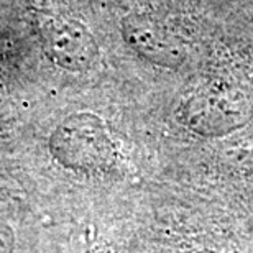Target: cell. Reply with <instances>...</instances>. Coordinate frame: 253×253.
<instances>
[{"mask_svg": "<svg viewBox=\"0 0 253 253\" xmlns=\"http://www.w3.org/2000/svg\"><path fill=\"white\" fill-rule=\"evenodd\" d=\"M42 38L51 61L69 71L89 69L99 54L94 37L74 20H49L42 27Z\"/></svg>", "mask_w": 253, "mask_h": 253, "instance_id": "3957f363", "label": "cell"}, {"mask_svg": "<svg viewBox=\"0 0 253 253\" xmlns=\"http://www.w3.org/2000/svg\"><path fill=\"white\" fill-rule=\"evenodd\" d=\"M124 37L140 56L158 66L178 68L186 59L181 38L151 18L128 17L124 22Z\"/></svg>", "mask_w": 253, "mask_h": 253, "instance_id": "277c9868", "label": "cell"}, {"mask_svg": "<svg viewBox=\"0 0 253 253\" xmlns=\"http://www.w3.org/2000/svg\"><path fill=\"white\" fill-rule=\"evenodd\" d=\"M51 150L73 169H102L114 161V145L102 120L90 114L68 117L54 131Z\"/></svg>", "mask_w": 253, "mask_h": 253, "instance_id": "7a4b0ae2", "label": "cell"}, {"mask_svg": "<svg viewBox=\"0 0 253 253\" xmlns=\"http://www.w3.org/2000/svg\"><path fill=\"white\" fill-rule=\"evenodd\" d=\"M184 124L204 136H220L244 126L253 117V97L232 85L202 89L184 104Z\"/></svg>", "mask_w": 253, "mask_h": 253, "instance_id": "6da1fadb", "label": "cell"}, {"mask_svg": "<svg viewBox=\"0 0 253 253\" xmlns=\"http://www.w3.org/2000/svg\"><path fill=\"white\" fill-rule=\"evenodd\" d=\"M122 253H161V252L153 250V249H133L130 252H122Z\"/></svg>", "mask_w": 253, "mask_h": 253, "instance_id": "5b68a950", "label": "cell"}]
</instances>
